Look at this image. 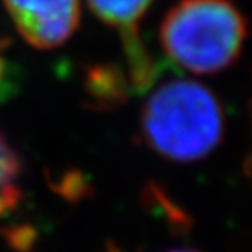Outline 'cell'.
I'll return each mask as SVG.
<instances>
[{
  "mask_svg": "<svg viewBox=\"0 0 252 252\" xmlns=\"http://www.w3.org/2000/svg\"><path fill=\"white\" fill-rule=\"evenodd\" d=\"M224 131V112L203 84L173 79L154 90L140 116L142 140L156 154L177 163L209 156Z\"/></svg>",
  "mask_w": 252,
  "mask_h": 252,
  "instance_id": "cell-1",
  "label": "cell"
},
{
  "mask_svg": "<svg viewBox=\"0 0 252 252\" xmlns=\"http://www.w3.org/2000/svg\"><path fill=\"white\" fill-rule=\"evenodd\" d=\"M247 21L229 0H182L159 25L165 56L193 74H217L240 58Z\"/></svg>",
  "mask_w": 252,
  "mask_h": 252,
  "instance_id": "cell-2",
  "label": "cell"
},
{
  "mask_svg": "<svg viewBox=\"0 0 252 252\" xmlns=\"http://www.w3.org/2000/svg\"><path fill=\"white\" fill-rule=\"evenodd\" d=\"M20 35L39 49H55L74 35L79 0H2Z\"/></svg>",
  "mask_w": 252,
  "mask_h": 252,
  "instance_id": "cell-3",
  "label": "cell"
},
{
  "mask_svg": "<svg viewBox=\"0 0 252 252\" xmlns=\"http://www.w3.org/2000/svg\"><path fill=\"white\" fill-rule=\"evenodd\" d=\"M154 0H88L93 14L121 33L128 60V75L135 90L144 91L156 77V65L138 35V23Z\"/></svg>",
  "mask_w": 252,
  "mask_h": 252,
  "instance_id": "cell-4",
  "label": "cell"
},
{
  "mask_svg": "<svg viewBox=\"0 0 252 252\" xmlns=\"http://www.w3.org/2000/svg\"><path fill=\"white\" fill-rule=\"evenodd\" d=\"M21 158L11 142L0 131V217L7 216L20 205L23 191L20 186Z\"/></svg>",
  "mask_w": 252,
  "mask_h": 252,
  "instance_id": "cell-5",
  "label": "cell"
},
{
  "mask_svg": "<svg viewBox=\"0 0 252 252\" xmlns=\"http://www.w3.org/2000/svg\"><path fill=\"white\" fill-rule=\"evenodd\" d=\"M125 81L118 70H105L98 68V72H93L90 79V90L93 96H96L102 102L114 103L116 100L125 96Z\"/></svg>",
  "mask_w": 252,
  "mask_h": 252,
  "instance_id": "cell-6",
  "label": "cell"
},
{
  "mask_svg": "<svg viewBox=\"0 0 252 252\" xmlns=\"http://www.w3.org/2000/svg\"><path fill=\"white\" fill-rule=\"evenodd\" d=\"M2 68H4V58H2V44H0V75H2Z\"/></svg>",
  "mask_w": 252,
  "mask_h": 252,
  "instance_id": "cell-7",
  "label": "cell"
},
{
  "mask_svg": "<svg viewBox=\"0 0 252 252\" xmlns=\"http://www.w3.org/2000/svg\"><path fill=\"white\" fill-rule=\"evenodd\" d=\"M166 252H198V251H189V249H173V251H166Z\"/></svg>",
  "mask_w": 252,
  "mask_h": 252,
  "instance_id": "cell-8",
  "label": "cell"
}]
</instances>
